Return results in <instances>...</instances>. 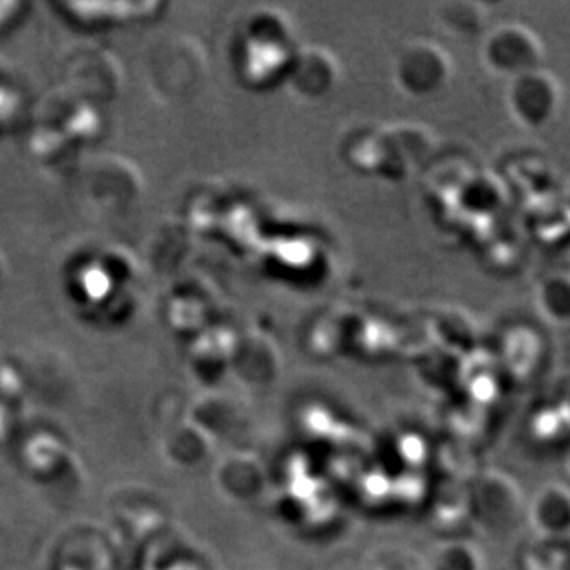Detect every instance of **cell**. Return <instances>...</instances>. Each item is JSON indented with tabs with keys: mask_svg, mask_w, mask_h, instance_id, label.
<instances>
[{
	"mask_svg": "<svg viewBox=\"0 0 570 570\" xmlns=\"http://www.w3.org/2000/svg\"><path fill=\"white\" fill-rule=\"evenodd\" d=\"M526 512L536 536L569 540L570 493L564 483L540 488Z\"/></svg>",
	"mask_w": 570,
	"mask_h": 570,
	"instance_id": "5",
	"label": "cell"
},
{
	"mask_svg": "<svg viewBox=\"0 0 570 570\" xmlns=\"http://www.w3.org/2000/svg\"><path fill=\"white\" fill-rule=\"evenodd\" d=\"M510 107L523 124L542 126L558 111L559 86L544 70L534 69L513 76Z\"/></svg>",
	"mask_w": 570,
	"mask_h": 570,
	"instance_id": "4",
	"label": "cell"
},
{
	"mask_svg": "<svg viewBox=\"0 0 570 570\" xmlns=\"http://www.w3.org/2000/svg\"><path fill=\"white\" fill-rule=\"evenodd\" d=\"M290 81L295 91L306 97H319L333 88L338 73L331 54L320 48H308L293 54Z\"/></svg>",
	"mask_w": 570,
	"mask_h": 570,
	"instance_id": "6",
	"label": "cell"
},
{
	"mask_svg": "<svg viewBox=\"0 0 570 570\" xmlns=\"http://www.w3.org/2000/svg\"><path fill=\"white\" fill-rule=\"evenodd\" d=\"M540 360L539 341L534 336L515 335L504 346V366L517 379L531 376Z\"/></svg>",
	"mask_w": 570,
	"mask_h": 570,
	"instance_id": "9",
	"label": "cell"
},
{
	"mask_svg": "<svg viewBox=\"0 0 570 570\" xmlns=\"http://www.w3.org/2000/svg\"><path fill=\"white\" fill-rule=\"evenodd\" d=\"M447 54L428 42H414L404 48L396 62V76L404 91L412 95L434 94L449 78Z\"/></svg>",
	"mask_w": 570,
	"mask_h": 570,
	"instance_id": "3",
	"label": "cell"
},
{
	"mask_svg": "<svg viewBox=\"0 0 570 570\" xmlns=\"http://www.w3.org/2000/svg\"><path fill=\"white\" fill-rule=\"evenodd\" d=\"M439 18L455 34L471 35L482 29L487 13L475 2H449L442 5Z\"/></svg>",
	"mask_w": 570,
	"mask_h": 570,
	"instance_id": "11",
	"label": "cell"
},
{
	"mask_svg": "<svg viewBox=\"0 0 570 570\" xmlns=\"http://www.w3.org/2000/svg\"><path fill=\"white\" fill-rule=\"evenodd\" d=\"M529 431L537 441L545 442V444H553V442H559L561 437H566L569 431L567 401L563 403V406L547 404L537 409L529 420Z\"/></svg>",
	"mask_w": 570,
	"mask_h": 570,
	"instance_id": "10",
	"label": "cell"
},
{
	"mask_svg": "<svg viewBox=\"0 0 570 570\" xmlns=\"http://www.w3.org/2000/svg\"><path fill=\"white\" fill-rule=\"evenodd\" d=\"M430 570H485L479 548L466 540H445L434 548Z\"/></svg>",
	"mask_w": 570,
	"mask_h": 570,
	"instance_id": "8",
	"label": "cell"
},
{
	"mask_svg": "<svg viewBox=\"0 0 570 570\" xmlns=\"http://www.w3.org/2000/svg\"><path fill=\"white\" fill-rule=\"evenodd\" d=\"M468 493L472 520L490 531H509L525 512L518 483L504 472H480L469 482Z\"/></svg>",
	"mask_w": 570,
	"mask_h": 570,
	"instance_id": "1",
	"label": "cell"
},
{
	"mask_svg": "<svg viewBox=\"0 0 570 570\" xmlns=\"http://www.w3.org/2000/svg\"><path fill=\"white\" fill-rule=\"evenodd\" d=\"M520 570H569V540L536 536L521 548Z\"/></svg>",
	"mask_w": 570,
	"mask_h": 570,
	"instance_id": "7",
	"label": "cell"
},
{
	"mask_svg": "<svg viewBox=\"0 0 570 570\" xmlns=\"http://www.w3.org/2000/svg\"><path fill=\"white\" fill-rule=\"evenodd\" d=\"M483 59L494 72L518 76L537 69L542 59V46L525 26L501 24L483 43Z\"/></svg>",
	"mask_w": 570,
	"mask_h": 570,
	"instance_id": "2",
	"label": "cell"
}]
</instances>
